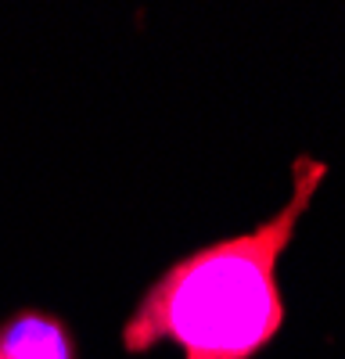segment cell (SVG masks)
<instances>
[{"instance_id":"2","label":"cell","mask_w":345,"mask_h":359,"mask_svg":"<svg viewBox=\"0 0 345 359\" xmlns=\"http://www.w3.org/2000/svg\"><path fill=\"white\" fill-rule=\"evenodd\" d=\"M0 355L4 359H76V345H72L69 327L58 316L22 309L0 323Z\"/></svg>"},{"instance_id":"3","label":"cell","mask_w":345,"mask_h":359,"mask_svg":"<svg viewBox=\"0 0 345 359\" xmlns=\"http://www.w3.org/2000/svg\"><path fill=\"white\" fill-rule=\"evenodd\" d=\"M0 359H4V355H0Z\"/></svg>"},{"instance_id":"1","label":"cell","mask_w":345,"mask_h":359,"mask_svg":"<svg viewBox=\"0 0 345 359\" xmlns=\"http://www.w3.org/2000/svg\"><path fill=\"white\" fill-rule=\"evenodd\" d=\"M324 180L327 162L299 155L292 194L270 219L165 266L126 320L123 348L137 355L172 341L184 359H252L263 352L284 327L277 266Z\"/></svg>"}]
</instances>
